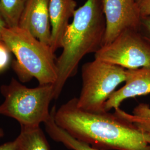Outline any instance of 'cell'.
<instances>
[{
    "label": "cell",
    "instance_id": "cell-1",
    "mask_svg": "<svg viewBox=\"0 0 150 150\" xmlns=\"http://www.w3.org/2000/svg\"><path fill=\"white\" fill-rule=\"evenodd\" d=\"M56 123L75 139L102 150H150L146 137L132 124L108 111L83 110L72 98L54 114Z\"/></svg>",
    "mask_w": 150,
    "mask_h": 150
},
{
    "label": "cell",
    "instance_id": "cell-2",
    "mask_svg": "<svg viewBox=\"0 0 150 150\" xmlns=\"http://www.w3.org/2000/svg\"><path fill=\"white\" fill-rule=\"evenodd\" d=\"M106 22L101 0H86L75 11L62 40L57 59V79L53 85L54 100L59 97L68 80L74 76L81 61L102 47Z\"/></svg>",
    "mask_w": 150,
    "mask_h": 150
},
{
    "label": "cell",
    "instance_id": "cell-3",
    "mask_svg": "<svg viewBox=\"0 0 150 150\" xmlns=\"http://www.w3.org/2000/svg\"><path fill=\"white\" fill-rule=\"evenodd\" d=\"M2 41L15 57L12 69L20 82L24 83L35 79L39 85H54L56 82L57 59L50 46L18 26L5 28Z\"/></svg>",
    "mask_w": 150,
    "mask_h": 150
},
{
    "label": "cell",
    "instance_id": "cell-4",
    "mask_svg": "<svg viewBox=\"0 0 150 150\" xmlns=\"http://www.w3.org/2000/svg\"><path fill=\"white\" fill-rule=\"evenodd\" d=\"M0 92L4 97L0 104V116L15 120L21 127H40L50 116L53 85L30 88L12 77L8 83L0 87Z\"/></svg>",
    "mask_w": 150,
    "mask_h": 150
},
{
    "label": "cell",
    "instance_id": "cell-5",
    "mask_svg": "<svg viewBox=\"0 0 150 150\" xmlns=\"http://www.w3.org/2000/svg\"><path fill=\"white\" fill-rule=\"evenodd\" d=\"M82 85L77 106L95 112L106 111V103L117 86L126 79V69L95 59L83 64Z\"/></svg>",
    "mask_w": 150,
    "mask_h": 150
},
{
    "label": "cell",
    "instance_id": "cell-6",
    "mask_svg": "<svg viewBox=\"0 0 150 150\" xmlns=\"http://www.w3.org/2000/svg\"><path fill=\"white\" fill-rule=\"evenodd\" d=\"M95 59L126 70L150 68V43L138 30H127L102 46L95 54Z\"/></svg>",
    "mask_w": 150,
    "mask_h": 150
},
{
    "label": "cell",
    "instance_id": "cell-7",
    "mask_svg": "<svg viewBox=\"0 0 150 150\" xmlns=\"http://www.w3.org/2000/svg\"><path fill=\"white\" fill-rule=\"evenodd\" d=\"M101 2L106 22L102 46L127 30L139 31L142 17L136 0H101Z\"/></svg>",
    "mask_w": 150,
    "mask_h": 150
},
{
    "label": "cell",
    "instance_id": "cell-8",
    "mask_svg": "<svg viewBox=\"0 0 150 150\" xmlns=\"http://www.w3.org/2000/svg\"><path fill=\"white\" fill-rule=\"evenodd\" d=\"M50 0H27L18 27L26 30L41 42L50 46Z\"/></svg>",
    "mask_w": 150,
    "mask_h": 150
},
{
    "label": "cell",
    "instance_id": "cell-9",
    "mask_svg": "<svg viewBox=\"0 0 150 150\" xmlns=\"http://www.w3.org/2000/svg\"><path fill=\"white\" fill-rule=\"evenodd\" d=\"M125 84L115 91L105 105L106 111L119 108L123 101L150 93V68L126 70Z\"/></svg>",
    "mask_w": 150,
    "mask_h": 150
},
{
    "label": "cell",
    "instance_id": "cell-10",
    "mask_svg": "<svg viewBox=\"0 0 150 150\" xmlns=\"http://www.w3.org/2000/svg\"><path fill=\"white\" fill-rule=\"evenodd\" d=\"M75 0H50L49 16L51 28L50 47L53 52L62 47V40L70 19L77 10Z\"/></svg>",
    "mask_w": 150,
    "mask_h": 150
},
{
    "label": "cell",
    "instance_id": "cell-11",
    "mask_svg": "<svg viewBox=\"0 0 150 150\" xmlns=\"http://www.w3.org/2000/svg\"><path fill=\"white\" fill-rule=\"evenodd\" d=\"M56 110L55 106L51 109L50 116L47 120L43 123L45 130L48 136L52 140L59 142L71 150H102L92 146L76 139L69 133L61 129L56 123L54 118V114Z\"/></svg>",
    "mask_w": 150,
    "mask_h": 150
},
{
    "label": "cell",
    "instance_id": "cell-12",
    "mask_svg": "<svg viewBox=\"0 0 150 150\" xmlns=\"http://www.w3.org/2000/svg\"><path fill=\"white\" fill-rule=\"evenodd\" d=\"M15 140V150H51L41 127H21L20 132Z\"/></svg>",
    "mask_w": 150,
    "mask_h": 150
},
{
    "label": "cell",
    "instance_id": "cell-13",
    "mask_svg": "<svg viewBox=\"0 0 150 150\" xmlns=\"http://www.w3.org/2000/svg\"><path fill=\"white\" fill-rule=\"evenodd\" d=\"M114 113L132 123L145 136L150 145V106L149 104L140 103L130 113L119 107L115 109Z\"/></svg>",
    "mask_w": 150,
    "mask_h": 150
},
{
    "label": "cell",
    "instance_id": "cell-14",
    "mask_svg": "<svg viewBox=\"0 0 150 150\" xmlns=\"http://www.w3.org/2000/svg\"><path fill=\"white\" fill-rule=\"evenodd\" d=\"M27 0H0V13L8 27H18Z\"/></svg>",
    "mask_w": 150,
    "mask_h": 150
},
{
    "label": "cell",
    "instance_id": "cell-15",
    "mask_svg": "<svg viewBox=\"0 0 150 150\" xmlns=\"http://www.w3.org/2000/svg\"><path fill=\"white\" fill-rule=\"evenodd\" d=\"M11 52L2 41H0V72L5 71L11 61Z\"/></svg>",
    "mask_w": 150,
    "mask_h": 150
},
{
    "label": "cell",
    "instance_id": "cell-16",
    "mask_svg": "<svg viewBox=\"0 0 150 150\" xmlns=\"http://www.w3.org/2000/svg\"><path fill=\"white\" fill-rule=\"evenodd\" d=\"M144 31L142 35L150 43V16L142 17L139 30Z\"/></svg>",
    "mask_w": 150,
    "mask_h": 150
},
{
    "label": "cell",
    "instance_id": "cell-17",
    "mask_svg": "<svg viewBox=\"0 0 150 150\" xmlns=\"http://www.w3.org/2000/svg\"><path fill=\"white\" fill-rule=\"evenodd\" d=\"M141 17L150 16V0H136Z\"/></svg>",
    "mask_w": 150,
    "mask_h": 150
},
{
    "label": "cell",
    "instance_id": "cell-18",
    "mask_svg": "<svg viewBox=\"0 0 150 150\" xmlns=\"http://www.w3.org/2000/svg\"><path fill=\"white\" fill-rule=\"evenodd\" d=\"M16 140L7 142L0 145V150H15Z\"/></svg>",
    "mask_w": 150,
    "mask_h": 150
},
{
    "label": "cell",
    "instance_id": "cell-19",
    "mask_svg": "<svg viewBox=\"0 0 150 150\" xmlns=\"http://www.w3.org/2000/svg\"><path fill=\"white\" fill-rule=\"evenodd\" d=\"M8 27L4 18L0 13V41H2V32L4 29Z\"/></svg>",
    "mask_w": 150,
    "mask_h": 150
},
{
    "label": "cell",
    "instance_id": "cell-20",
    "mask_svg": "<svg viewBox=\"0 0 150 150\" xmlns=\"http://www.w3.org/2000/svg\"><path fill=\"white\" fill-rule=\"evenodd\" d=\"M5 135V133L4 131V129L0 127V139H1Z\"/></svg>",
    "mask_w": 150,
    "mask_h": 150
}]
</instances>
